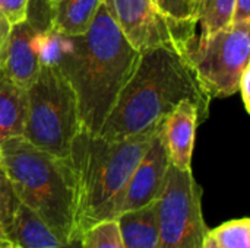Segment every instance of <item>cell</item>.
<instances>
[{"label": "cell", "instance_id": "4", "mask_svg": "<svg viewBox=\"0 0 250 248\" xmlns=\"http://www.w3.org/2000/svg\"><path fill=\"white\" fill-rule=\"evenodd\" d=\"M0 164L21 205L59 238L78 240L73 237L75 178L69 158L47 153L21 136L1 143Z\"/></svg>", "mask_w": 250, "mask_h": 248}, {"label": "cell", "instance_id": "12", "mask_svg": "<svg viewBox=\"0 0 250 248\" xmlns=\"http://www.w3.org/2000/svg\"><path fill=\"white\" fill-rule=\"evenodd\" d=\"M28 113V92L0 70V146L10 137L23 136Z\"/></svg>", "mask_w": 250, "mask_h": 248}, {"label": "cell", "instance_id": "20", "mask_svg": "<svg viewBox=\"0 0 250 248\" xmlns=\"http://www.w3.org/2000/svg\"><path fill=\"white\" fill-rule=\"evenodd\" d=\"M28 4L29 0H0V15L12 26L25 18Z\"/></svg>", "mask_w": 250, "mask_h": 248}, {"label": "cell", "instance_id": "24", "mask_svg": "<svg viewBox=\"0 0 250 248\" xmlns=\"http://www.w3.org/2000/svg\"><path fill=\"white\" fill-rule=\"evenodd\" d=\"M10 31V25L7 20L0 15V70L4 67V58H6V42H7V35Z\"/></svg>", "mask_w": 250, "mask_h": 248}, {"label": "cell", "instance_id": "11", "mask_svg": "<svg viewBox=\"0 0 250 248\" xmlns=\"http://www.w3.org/2000/svg\"><path fill=\"white\" fill-rule=\"evenodd\" d=\"M202 124L198 107L192 101H182L161 121L160 133L170 165L179 170H192L196 129Z\"/></svg>", "mask_w": 250, "mask_h": 248}, {"label": "cell", "instance_id": "8", "mask_svg": "<svg viewBox=\"0 0 250 248\" xmlns=\"http://www.w3.org/2000/svg\"><path fill=\"white\" fill-rule=\"evenodd\" d=\"M201 199L202 190L192 170L170 165L157 199L160 248H202L208 228Z\"/></svg>", "mask_w": 250, "mask_h": 248}, {"label": "cell", "instance_id": "18", "mask_svg": "<svg viewBox=\"0 0 250 248\" xmlns=\"http://www.w3.org/2000/svg\"><path fill=\"white\" fill-rule=\"evenodd\" d=\"M19 200L12 189L7 174L0 164V244L10 241V234L15 222V215Z\"/></svg>", "mask_w": 250, "mask_h": 248}, {"label": "cell", "instance_id": "23", "mask_svg": "<svg viewBox=\"0 0 250 248\" xmlns=\"http://www.w3.org/2000/svg\"><path fill=\"white\" fill-rule=\"evenodd\" d=\"M239 92L242 94V99L245 104L246 111H250V67H248L242 77H240V83H239Z\"/></svg>", "mask_w": 250, "mask_h": 248}, {"label": "cell", "instance_id": "5", "mask_svg": "<svg viewBox=\"0 0 250 248\" xmlns=\"http://www.w3.org/2000/svg\"><path fill=\"white\" fill-rule=\"evenodd\" d=\"M26 92L28 113L22 137L47 153L69 158L72 142L81 132L72 86L54 66L41 63Z\"/></svg>", "mask_w": 250, "mask_h": 248}, {"label": "cell", "instance_id": "21", "mask_svg": "<svg viewBox=\"0 0 250 248\" xmlns=\"http://www.w3.org/2000/svg\"><path fill=\"white\" fill-rule=\"evenodd\" d=\"M155 1L166 13H168L174 18H179V19H190L192 20L190 0H155Z\"/></svg>", "mask_w": 250, "mask_h": 248}, {"label": "cell", "instance_id": "13", "mask_svg": "<svg viewBox=\"0 0 250 248\" xmlns=\"http://www.w3.org/2000/svg\"><path fill=\"white\" fill-rule=\"evenodd\" d=\"M10 241L21 248H82V240L59 238L29 209L19 203L10 234Z\"/></svg>", "mask_w": 250, "mask_h": 248}, {"label": "cell", "instance_id": "3", "mask_svg": "<svg viewBox=\"0 0 250 248\" xmlns=\"http://www.w3.org/2000/svg\"><path fill=\"white\" fill-rule=\"evenodd\" d=\"M161 121L119 140L82 130L76 134L69 153L75 178V238L101 221L114 219L117 197L158 133Z\"/></svg>", "mask_w": 250, "mask_h": 248}, {"label": "cell", "instance_id": "22", "mask_svg": "<svg viewBox=\"0 0 250 248\" xmlns=\"http://www.w3.org/2000/svg\"><path fill=\"white\" fill-rule=\"evenodd\" d=\"M250 22V0H234L231 23Z\"/></svg>", "mask_w": 250, "mask_h": 248}, {"label": "cell", "instance_id": "7", "mask_svg": "<svg viewBox=\"0 0 250 248\" xmlns=\"http://www.w3.org/2000/svg\"><path fill=\"white\" fill-rule=\"evenodd\" d=\"M113 20L138 51L170 48L186 56L196 34V23L166 13L155 0H103Z\"/></svg>", "mask_w": 250, "mask_h": 248}, {"label": "cell", "instance_id": "16", "mask_svg": "<svg viewBox=\"0 0 250 248\" xmlns=\"http://www.w3.org/2000/svg\"><path fill=\"white\" fill-rule=\"evenodd\" d=\"M234 0H190V18L201 26L198 37H208L231 23Z\"/></svg>", "mask_w": 250, "mask_h": 248}, {"label": "cell", "instance_id": "17", "mask_svg": "<svg viewBox=\"0 0 250 248\" xmlns=\"http://www.w3.org/2000/svg\"><path fill=\"white\" fill-rule=\"evenodd\" d=\"M208 235L220 248H250L249 218L227 221L214 229H208Z\"/></svg>", "mask_w": 250, "mask_h": 248}, {"label": "cell", "instance_id": "9", "mask_svg": "<svg viewBox=\"0 0 250 248\" xmlns=\"http://www.w3.org/2000/svg\"><path fill=\"white\" fill-rule=\"evenodd\" d=\"M51 28L48 0H29L25 18L10 26L6 42L4 72L21 86L28 88L37 77L41 66V45Z\"/></svg>", "mask_w": 250, "mask_h": 248}, {"label": "cell", "instance_id": "14", "mask_svg": "<svg viewBox=\"0 0 250 248\" xmlns=\"http://www.w3.org/2000/svg\"><path fill=\"white\" fill-rule=\"evenodd\" d=\"M123 248H160L157 200L116 218Z\"/></svg>", "mask_w": 250, "mask_h": 248}, {"label": "cell", "instance_id": "2", "mask_svg": "<svg viewBox=\"0 0 250 248\" xmlns=\"http://www.w3.org/2000/svg\"><path fill=\"white\" fill-rule=\"evenodd\" d=\"M182 101H192L201 123L209 115L211 98L198 82L186 56L170 48L141 53L98 136L119 140L160 123Z\"/></svg>", "mask_w": 250, "mask_h": 248}, {"label": "cell", "instance_id": "1", "mask_svg": "<svg viewBox=\"0 0 250 248\" xmlns=\"http://www.w3.org/2000/svg\"><path fill=\"white\" fill-rule=\"evenodd\" d=\"M139 56L103 1L85 34L67 35L51 28L42 41L40 61L54 66L72 86L81 130L98 134Z\"/></svg>", "mask_w": 250, "mask_h": 248}, {"label": "cell", "instance_id": "26", "mask_svg": "<svg viewBox=\"0 0 250 248\" xmlns=\"http://www.w3.org/2000/svg\"><path fill=\"white\" fill-rule=\"evenodd\" d=\"M0 248H21L19 246H16L15 243L9 241V243H4V244H0Z\"/></svg>", "mask_w": 250, "mask_h": 248}, {"label": "cell", "instance_id": "6", "mask_svg": "<svg viewBox=\"0 0 250 248\" xmlns=\"http://www.w3.org/2000/svg\"><path fill=\"white\" fill-rule=\"evenodd\" d=\"M186 58L211 99L233 96L250 67V22L230 23L208 37L196 35Z\"/></svg>", "mask_w": 250, "mask_h": 248}, {"label": "cell", "instance_id": "25", "mask_svg": "<svg viewBox=\"0 0 250 248\" xmlns=\"http://www.w3.org/2000/svg\"><path fill=\"white\" fill-rule=\"evenodd\" d=\"M202 248H220L218 247V244L207 234V237H205V240H204V246H202Z\"/></svg>", "mask_w": 250, "mask_h": 248}, {"label": "cell", "instance_id": "15", "mask_svg": "<svg viewBox=\"0 0 250 248\" xmlns=\"http://www.w3.org/2000/svg\"><path fill=\"white\" fill-rule=\"evenodd\" d=\"M54 31L67 35L85 34L103 0H48Z\"/></svg>", "mask_w": 250, "mask_h": 248}, {"label": "cell", "instance_id": "10", "mask_svg": "<svg viewBox=\"0 0 250 248\" xmlns=\"http://www.w3.org/2000/svg\"><path fill=\"white\" fill-rule=\"evenodd\" d=\"M168 168L170 159L158 130L148 151L133 170L126 186L117 197L114 219L122 213L141 209L155 202L164 187Z\"/></svg>", "mask_w": 250, "mask_h": 248}, {"label": "cell", "instance_id": "19", "mask_svg": "<svg viewBox=\"0 0 250 248\" xmlns=\"http://www.w3.org/2000/svg\"><path fill=\"white\" fill-rule=\"evenodd\" d=\"M82 248H123L119 225L116 219L95 224L81 237Z\"/></svg>", "mask_w": 250, "mask_h": 248}]
</instances>
